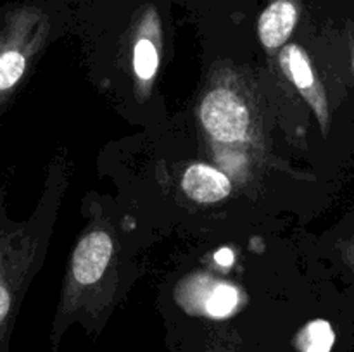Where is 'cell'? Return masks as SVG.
<instances>
[{
  "label": "cell",
  "mask_w": 354,
  "mask_h": 352,
  "mask_svg": "<svg viewBox=\"0 0 354 352\" xmlns=\"http://www.w3.org/2000/svg\"><path fill=\"white\" fill-rule=\"evenodd\" d=\"M113 242L104 231L86 235L73 254V276L83 285H92L106 271L109 264Z\"/></svg>",
  "instance_id": "cell-2"
},
{
  "label": "cell",
  "mask_w": 354,
  "mask_h": 352,
  "mask_svg": "<svg viewBox=\"0 0 354 352\" xmlns=\"http://www.w3.org/2000/svg\"><path fill=\"white\" fill-rule=\"evenodd\" d=\"M26 71V57L17 48L0 50V93H6L16 86Z\"/></svg>",
  "instance_id": "cell-7"
},
{
  "label": "cell",
  "mask_w": 354,
  "mask_h": 352,
  "mask_svg": "<svg viewBox=\"0 0 354 352\" xmlns=\"http://www.w3.org/2000/svg\"><path fill=\"white\" fill-rule=\"evenodd\" d=\"M201 119L207 133L220 141H241L248 135V107L232 90H213L203 100Z\"/></svg>",
  "instance_id": "cell-1"
},
{
  "label": "cell",
  "mask_w": 354,
  "mask_h": 352,
  "mask_svg": "<svg viewBox=\"0 0 354 352\" xmlns=\"http://www.w3.org/2000/svg\"><path fill=\"white\" fill-rule=\"evenodd\" d=\"M239 304V293L232 285H221L214 286L213 292L207 295L206 299V313L207 316L214 317V320H223V317L230 316L235 311Z\"/></svg>",
  "instance_id": "cell-8"
},
{
  "label": "cell",
  "mask_w": 354,
  "mask_h": 352,
  "mask_svg": "<svg viewBox=\"0 0 354 352\" xmlns=\"http://www.w3.org/2000/svg\"><path fill=\"white\" fill-rule=\"evenodd\" d=\"M182 188L192 200L213 204L223 200L232 192L230 179L218 169L206 164H194L185 171Z\"/></svg>",
  "instance_id": "cell-3"
},
{
  "label": "cell",
  "mask_w": 354,
  "mask_h": 352,
  "mask_svg": "<svg viewBox=\"0 0 354 352\" xmlns=\"http://www.w3.org/2000/svg\"><path fill=\"white\" fill-rule=\"evenodd\" d=\"M353 261H354V255H353Z\"/></svg>",
  "instance_id": "cell-12"
},
{
  "label": "cell",
  "mask_w": 354,
  "mask_h": 352,
  "mask_svg": "<svg viewBox=\"0 0 354 352\" xmlns=\"http://www.w3.org/2000/svg\"><path fill=\"white\" fill-rule=\"evenodd\" d=\"M335 331L327 320H313L304 324L294 338L296 352H332Z\"/></svg>",
  "instance_id": "cell-6"
},
{
  "label": "cell",
  "mask_w": 354,
  "mask_h": 352,
  "mask_svg": "<svg viewBox=\"0 0 354 352\" xmlns=\"http://www.w3.org/2000/svg\"><path fill=\"white\" fill-rule=\"evenodd\" d=\"M158 64L159 57L154 43L147 40V38L138 40L133 50V68L138 78L151 79L156 75V71H158Z\"/></svg>",
  "instance_id": "cell-9"
},
{
  "label": "cell",
  "mask_w": 354,
  "mask_h": 352,
  "mask_svg": "<svg viewBox=\"0 0 354 352\" xmlns=\"http://www.w3.org/2000/svg\"><path fill=\"white\" fill-rule=\"evenodd\" d=\"M216 262L221 266H230L234 262V252L230 248H221L216 252Z\"/></svg>",
  "instance_id": "cell-10"
},
{
  "label": "cell",
  "mask_w": 354,
  "mask_h": 352,
  "mask_svg": "<svg viewBox=\"0 0 354 352\" xmlns=\"http://www.w3.org/2000/svg\"><path fill=\"white\" fill-rule=\"evenodd\" d=\"M353 71H354V54H353Z\"/></svg>",
  "instance_id": "cell-11"
},
{
  "label": "cell",
  "mask_w": 354,
  "mask_h": 352,
  "mask_svg": "<svg viewBox=\"0 0 354 352\" xmlns=\"http://www.w3.org/2000/svg\"><path fill=\"white\" fill-rule=\"evenodd\" d=\"M283 59L289 61V71L296 86L299 90H303V92H308V97H310L315 109L318 110V116H320L322 123L327 124V104H325V99L320 93V90L317 88V79H315L313 69H311L310 61H308V55L299 47L290 45L286 50Z\"/></svg>",
  "instance_id": "cell-5"
},
{
  "label": "cell",
  "mask_w": 354,
  "mask_h": 352,
  "mask_svg": "<svg viewBox=\"0 0 354 352\" xmlns=\"http://www.w3.org/2000/svg\"><path fill=\"white\" fill-rule=\"evenodd\" d=\"M297 21V9L290 0H277L259 17V38L266 48H277L287 41Z\"/></svg>",
  "instance_id": "cell-4"
}]
</instances>
